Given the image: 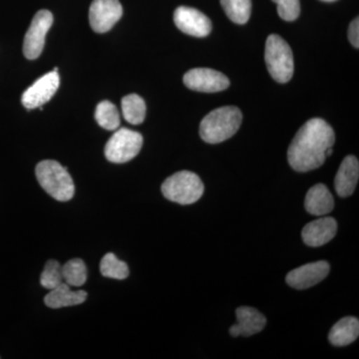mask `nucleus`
<instances>
[{
  "mask_svg": "<svg viewBox=\"0 0 359 359\" xmlns=\"http://www.w3.org/2000/svg\"><path fill=\"white\" fill-rule=\"evenodd\" d=\"M65 283L62 276V266L54 259H49L45 264L43 271L40 276V283L46 290H53Z\"/></svg>",
  "mask_w": 359,
  "mask_h": 359,
  "instance_id": "nucleus-24",
  "label": "nucleus"
},
{
  "mask_svg": "<svg viewBox=\"0 0 359 359\" xmlns=\"http://www.w3.org/2000/svg\"><path fill=\"white\" fill-rule=\"evenodd\" d=\"M184 84L194 91L216 93L230 86V80L223 74L210 68H195L184 75Z\"/></svg>",
  "mask_w": 359,
  "mask_h": 359,
  "instance_id": "nucleus-8",
  "label": "nucleus"
},
{
  "mask_svg": "<svg viewBox=\"0 0 359 359\" xmlns=\"http://www.w3.org/2000/svg\"><path fill=\"white\" fill-rule=\"evenodd\" d=\"M334 142V129L325 120H309L295 134L287 150L290 167L297 172L318 169L327 159L325 151L332 148Z\"/></svg>",
  "mask_w": 359,
  "mask_h": 359,
  "instance_id": "nucleus-1",
  "label": "nucleus"
},
{
  "mask_svg": "<svg viewBox=\"0 0 359 359\" xmlns=\"http://www.w3.org/2000/svg\"><path fill=\"white\" fill-rule=\"evenodd\" d=\"M143 137L138 132L127 128L117 130L105 146L106 159L123 164L134 159L140 153Z\"/></svg>",
  "mask_w": 359,
  "mask_h": 359,
  "instance_id": "nucleus-6",
  "label": "nucleus"
},
{
  "mask_svg": "<svg viewBox=\"0 0 359 359\" xmlns=\"http://www.w3.org/2000/svg\"><path fill=\"white\" fill-rule=\"evenodd\" d=\"M306 211L313 216H325L334 210V200L332 193L323 184L311 187L304 200Z\"/></svg>",
  "mask_w": 359,
  "mask_h": 359,
  "instance_id": "nucleus-16",
  "label": "nucleus"
},
{
  "mask_svg": "<svg viewBox=\"0 0 359 359\" xmlns=\"http://www.w3.org/2000/svg\"><path fill=\"white\" fill-rule=\"evenodd\" d=\"M53 23V15L49 11L42 9L35 14L23 42V53L27 59L39 58L44 48L45 37Z\"/></svg>",
  "mask_w": 359,
  "mask_h": 359,
  "instance_id": "nucleus-7",
  "label": "nucleus"
},
{
  "mask_svg": "<svg viewBox=\"0 0 359 359\" xmlns=\"http://www.w3.org/2000/svg\"><path fill=\"white\" fill-rule=\"evenodd\" d=\"M337 231V223L334 218L325 217L306 224L302 231L304 244L309 247H321L334 238Z\"/></svg>",
  "mask_w": 359,
  "mask_h": 359,
  "instance_id": "nucleus-13",
  "label": "nucleus"
},
{
  "mask_svg": "<svg viewBox=\"0 0 359 359\" xmlns=\"http://www.w3.org/2000/svg\"><path fill=\"white\" fill-rule=\"evenodd\" d=\"M119 0H93L89 8V22L97 33L109 32L122 18Z\"/></svg>",
  "mask_w": 359,
  "mask_h": 359,
  "instance_id": "nucleus-10",
  "label": "nucleus"
},
{
  "mask_svg": "<svg viewBox=\"0 0 359 359\" xmlns=\"http://www.w3.org/2000/svg\"><path fill=\"white\" fill-rule=\"evenodd\" d=\"M348 39L351 40V44L355 48L359 47V20L356 18L353 20L348 28Z\"/></svg>",
  "mask_w": 359,
  "mask_h": 359,
  "instance_id": "nucleus-26",
  "label": "nucleus"
},
{
  "mask_svg": "<svg viewBox=\"0 0 359 359\" xmlns=\"http://www.w3.org/2000/svg\"><path fill=\"white\" fill-rule=\"evenodd\" d=\"M100 271L105 278L125 280L128 278L129 268L126 263L120 261L112 252L106 254L101 259Z\"/></svg>",
  "mask_w": 359,
  "mask_h": 359,
  "instance_id": "nucleus-23",
  "label": "nucleus"
},
{
  "mask_svg": "<svg viewBox=\"0 0 359 359\" xmlns=\"http://www.w3.org/2000/svg\"><path fill=\"white\" fill-rule=\"evenodd\" d=\"M123 117L130 124L139 125L146 117L145 101L137 94L125 96L121 101Z\"/></svg>",
  "mask_w": 359,
  "mask_h": 359,
  "instance_id": "nucleus-19",
  "label": "nucleus"
},
{
  "mask_svg": "<svg viewBox=\"0 0 359 359\" xmlns=\"http://www.w3.org/2000/svg\"><path fill=\"white\" fill-rule=\"evenodd\" d=\"M161 190L164 197L171 202L191 205L201 199L205 187L197 174L181 171L165 180Z\"/></svg>",
  "mask_w": 359,
  "mask_h": 359,
  "instance_id": "nucleus-4",
  "label": "nucleus"
},
{
  "mask_svg": "<svg viewBox=\"0 0 359 359\" xmlns=\"http://www.w3.org/2000/svg\"><path fill=\"white\" fill-rule=\"evenodd\" d=\"M96 121L102 128L114 131L120 126V115L117 107L110 101H102L97 105Z\"/></svg>",
  "mask_w": 359,
  "mask_h": 359,
  "instance_id": "nucleus-21",
  "label": "nucleus"
},
{
  "mask_svg": "<svg viewBox=\"0 0 359 359\" xmlns=\"http://www.w3.org/2000/svg\"><path fill=\"white\" fill-rule=\"evenodd\" d=\"M237 325L230 328L231 337H250L259 334L266 325V318L263 313L250 306H241L237 311Z\"/></svg>",
  "mask_w": 359,
  "mask_h": 359,
  "instance_id": "nucleus-14",
  "label": "nucleus"
},
{
  "mask_svg": "<svg viewBox=\"0 0 359 359\" xmlns=\"http://www.w3.org/2000/svg\"><path fill=\"white\" fill-rule=\"evenodd\" d=\"M65 283L70 287H81L87 280L86 264L80 259H73L62 266Z\"/></svg>",
  "mask_w": 359,
  "mask_h": 359,
  "instance_id": "nucleus-22",
  "label": "nucleus"
},
{
  "mask_svg": "<svg viewBox=\"0 0 359 359\" xmlns=\"http://www.w3.org/2000/svg\"><path fill=\"white\" fill-rule=\"evenodd\" d=\"M359 335V320L353 316L342 318L332 327L328 340L334 346H346L353 344Z\"/></svg>",
  "mask_w": 359,
  "mask_h": 359,
  "instance_id": "nucleus-18",
  "label": "nucleus"
},
{
  "mask_svg": "<svg viewBox=\"0 0 359 359\" xmlns=\"http://www.w3.org/2000/svg\"><path fill=\"white\" fill-rule=\"evenodd\" d=\"M60 85V77L58 72L51 71L44 76L40 77L25 90L21 97V102L26 109L32 110L41 107L56 93Z\"/></svg>",
  "mask_w": 359,
  "mask_h": 359,
  "instance_id": "nucleus-9",
  "label": "nucleus"
},
{
  "mask_svg": "<svg viewBox=\"0 0 359 359\" xmlns=\"http://www.w3.org/2000/svg\"><path fill=\"white\" fill-rule=\"evenodd\" d=\"M36 178L42 189L59 202H68L75 193L74 182L67 169L57 161L45 160L35 169Z\"/></svg>",
  "mask_w": 359,
  "mask_h": 359,
  "instance_id": "nucleus-3",
  "label": "nucleus"
},
{
  "mask_svg": "<svg viewBox=\"0 0 359 359\" xmlns=\"http://www.w3.org/2000/svg\"><path fill=\"white\" fill-rule=\"evenodd\" d=\"M330 271V264L325 261L306 264L290 271L285 278V282L295 290L309 289L325 280Z\"/></svg>",
  "mask_w": 359,
  "mask_h": 359,
  "instance_id": "nucleus-12",
  "label": "nucleus"
},
{
  "mask_svg": "<svg viewBox=\"0 0 359 359\" xmlns=\"http://www.w3.org/2000/svg\"><path fill=\"white\" fill-rule=\"evenodd\" d=\"M174 22L182 32L191 36L205 37L212 32L210 18L192 7H178L175 11Z\"/></svg>",
  "mask_w": 359,
  "mask_h": 359,
  "instance_id": "nucleus-11",
  "label": "nucleus"
},
{
  "mask_svg": "<svg viewBox=\"0 0 359 359\" xmlns=\"http://www.w3.org/2000/svg\"><path fill=\"white\" fill-rule=\"evenodd\" d=\"M359 163L354 156H346L340 165L334 179L335 191L342 198L353 195L358 185Z\"/></svg>",
  "mask_w": 359,
  "mask_h": 359,
  "instance_id": "nucleus-15",
  "label": "nucleus"
},
{
  "mask_svg": "<svg viewBox=\"0 0 359 359\" xmlns=\"http://www.w3.org/2000/svg\"><path fill=\"white\" fill-rule=\"evenodd\" d=\"M226 16L237 25H245L252 13V0H221Z\"/></svg>",
  "mask_w": 359,
  "mask_h": 359,
  "instance_id": "nucleus-20",
  "label": "nucleus"
},
{
  "mask_svg": "<svg viewBox=\"0 0 359 359\" xmlns=\"http://www.w3.org/2000/svg\"><path fill=\"white\" fill-rule=\"evenodd\" d=\"M321 1H325V2H334V1H337V0H321Z\"/></svg>",
  "mask_w": 359,
  "mask_h": 359,
  "instance_id": "nucleus-27",
  "label": "nucleus"
},
{
  "mask_svg": "<svg viewBox=\"0 0 359 359\" xmlns=\"http://www.w3.org/2000/svg\"><path fill=\"white\" fill-rule=\"evenodd\" d=\"M269 74L278 83H287L294 75V55L290 45L278 34H271L266 39L264 52Z\"/></svg>",
  "mask_w": 359,
  "mask_h": 359,
  "instance_id": "nucleus-5",
  "label": "nucleus"
},
{
  "mask_svg": "<svg viewBox=\"0 0 359 359\" xmlns=\"http://www.w3.org/2000/svg\"><path fill=\"white\" fill-rule=\"evenodd\" d=\"M242 121V112L235 106L218 108L210 112L201 122V138L205 143H222L237 133Z\"/></svg>",
  "mask_w": 359,
  "mask_h": 359,
  "instance_id": "nucleus-2",
  "label": "nucleus"
},
{
  "mask_svg": "<svg viewBox=\"0 0 359 359\" xmlns=\"http://www.w3.org/2000/svg\"><path fill=\"white\" fill-rule=\"evenodd\" d=\"M278 4V13L283 20L294 21L301 13L299 0H273Z\"/></svg>",
  "mask_w": 359,
  "mask_h": 359,
  "instance_id": "nucleus-25",
  "label": "nucleus"
},
{
  "mask_svg": "<svg viewBox=\"0 0 359 359\" xmlns=\"http://www.w3.org/2000/svg\"><path fill=\"white\" fill-rule=\"evenodd\" d=\"M87 299L85 290H73L66 283L51 290L45 297L44 302L48 308L61 309L83 304Z\"/></svg>",
  "mask_w": 359,
  "mask_h": 359,
  "instance_id": "nucleus-17",
  "label": "nucleus"
}]
</instances>
